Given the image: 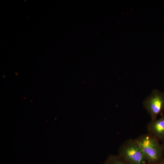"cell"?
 <instances>
[{
	"instance_id": "obj_1",
	"label": "cell",
	"mask_w": 164,
	"mask_h": 164,
	"mask_svg": "<svg viewBox=\"0 0 164 164\" xmlns=\"http://www.w3.org/2000/svg\"><path fill=\"white\" fill-rule=\"evenodd\" d=\"M134 140L149 164H156L163 159L164 148L157 138L148 133Z\"/></svg>"
},
{
	"instance_id": "obj_2",
	"label": "cell",
	"mask_w": 164,
	"mask_h": 164,
	"mask_svg": "<svg viewBox=\"0 0 164 164\" xmlns=\"http://www.w3.org/2000/svg\"><path fill=\"white\" fill-rule=\"evenodd\" d=\"M119 156L129 164H149L134 139L125 141L120 148Z\"/></svg>"
},
{
	"instance_id": "obj_3",
	"label": "cell",
	"mask_w": 164,
	"mask_h": 164,
	"mask_svg": "<svg viewBox=\"0 0 164 164\" xmlns=\"http://www.w3.org/2000/svg\"><path fill=\"white\" fill-rule=\"evenodd\" d=\"M144 108L149 114L151 120L156 119L164 111V93L154 90L143 101Z\"/></svg>"
},
{
	"instance_id": "obj_4",
	"label": "cell",
	"mask_w": 164,
	"mask_h": 164,
	"mask_svg": "<svg viewBox=\"0 0 164 164\" xmlns=\"http://www.w3.org/2000/svg\"><path fill=\"white\" fill-rule=\"evenodd\" d=\"M148 133L159 140L164 139V115L158 119L151 120L147 124Z\"/></svg>"
},
{
	"instance_id": "obj_5",
	"label": "cell",
	"mask_w": 164,
	"mask_h": 164,
	"mask_svg": "<svg viewBox=\"0 0 164 164\" xmlns=\"http://www.w3.org/2000/svg\"><path fill=\"white\" fill-rule=\"evenodd\" d=\"M105 164H129L119 155L118 156L110 157L107 161Z\"/></svg>"
},
{
	"instance_id": "obj_6",
	"label": "cell",
	"mask_w": 164,
	"mask_h": 164,
	"mask_svg": "<svg viewBox=\"0 0 164 164\" xmlns=\"http://www.w3.org/2000/svg\"><path fill=\"white\" fill-rule=\"evenodd\" d=\"M156 164H164V159L160 161L159 162Z\"/></svg>"
},
{
	"instance_id": "obj_7",
	"label": "cell",
	"mask_w": 164,
	"mask_h": 164,
	"mask_svg": "<svg viewBox=\"0 0 164 164\" xmlns=\"http://www.w3.org/2000/svg\"><path fill=\"white\" fill-rule=\"evenodd\" d=\"M162 141V145H163V147H164V139Z\"/></svg>"
}]
</instances>
